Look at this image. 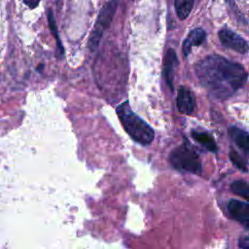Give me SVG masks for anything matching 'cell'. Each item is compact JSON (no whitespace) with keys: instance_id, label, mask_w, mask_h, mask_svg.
I'll return each mask as SVG.
<instances>
[{"instance_id":"4fadbf2b","label":"cell","mask_w":249,"mask_h":249,"mask_svg":"<svg viewBox=\"0 0 249 249\" xmlns=\"http://www.w3.org/2000/svg\"><path fill=\"white\" fill-rule=\"evenodd\" d=\"M231 191L249 201V183L243 180H236L231 185Z\"/></svg>"},{"instance_id":"3957f363","label":"cell","mask_w":249,"mask_h":249,"mask_svg":"<svg viewBox=\"0 0 249 249\" xmlns=\"http://www.w3.org/2000/svg\"><path fill=\"white\" fill-rule=\"evenodd\" d=\"M169 161L175 169L182 172L199 173L201 171L200 159L196 150L188 142H184L171 151Z\"/></svg>"},{"instance_id":"8fae6325","label":"cell","mask_w":249,"mask_h":249,"mask_svg":"<svg viewBox=\"0 0 249 249\" xmlns=\"http://www.w3.org/2000/svg\"><path fill=\"white\" fill-rule=\"evenodd\" d=\"M229 134L240 149L246 152L249 150V134L247 132L237 127L231 126L229 129Z\"/></svg>"},{"instance_id":"ba28073f","label":"cell","mask_w":249,"mask_h":249,"mask_svg":"<svg viewBox=\"0 0 249 249\" xmlns=\"http://www.w3.org/2000/svg\"><path fill=\"white\" fill-rule=\"evenodd\" d=\"M178 64V59L176 53L174 50L169 49L163 58V75L166 84L168 87L173 90V77H174V70Z\"/></svg>"},{"instance_id":"e0dca14e","label":"cell","mask_w":249,"mask_h":249,"mask_svg":"<svg viewBox=\"0 0 249 249\" xmlns=\"http://www.w3.org/2000/svg\"><path fill=\"white\" fill-rule=\"evenodd\" d=\"M239 247H241V248H249V236L241 237L239 239Z\"/></svg>"},{"instance_id":"5b68a950","label":"cell","mask_w":249,"mask_h":249,"mask_svg":"<svg viewBox=\"0 0 249 249\" xmlns=\"http://www.w3.org/2000/svg\"><path fill=\"white\" fill-rule=\"evenodd\" d=\"M219 38L222 45L228 49H231L239 53H246L249 51L247 42L235 32L224 28L219 31Z\"/></svg>"},{"instance_id":"7a4b0ae2","label":"cell","mask_w":249,"mask_h":249,"mask_svg":"<svg viewBox=\"0 0 249 249\" xmlns=\"http://www.w3.org/2000/svg\"><path fill=\"white\" fill-rule=\"evenodd\" d=\"M119 120L126 133L137 143L149 145L155 137L153 128L138 115L131 111L128 101L120 104L116 109Z\"/></svg>"},{"instance_id":"30bf717a","label":"cell","mask_w":249,"mask_h":249,"mask_svg":"<svg viewBox=\"0 0 249 249\" xmlns=\"http://www.w3.org/2000/svg\"><path fill=\"white\" fill-rule=\"evenodd\" d=\"M192 136L194 137V139L198 142L199 144H201L206 150L210 151V152H217L218 147L217 144L214 140V138L207 132L204 131H196L193 130L192 131Z\"/></svg>"},{"instance_id":"277c9868","label":"cell","mask_w":249,"mask_h":249,"mask_svg":"<svg viewBox=\"0 0 249 249\" xmlns=\"http://www.w3.org/2000/svg\"><path fill=\"white\" fill-rule=\"evenodd\" d=\"M117 0H110L99 11L95 24L89 39V48L90 49V51L94 52L97 49L104 31L109 27L112 22V19L117 10Z\"/></svg>"},{"instance_id":"9c48e42d","label":"cell","mask_w":249,"mask_h":249,"mask_svg":"<svg viewBox=\"0 0 249 249\" xmlns=\"http://www.w3.org/2000/svg\"><path fill=\"white\" fill-rule=\"evenodd\" d=\"M206 33L202 28H196L193 29L187 38L184 41L183 44V53L185 56H188L189 53H191V50L195 46H199L200 44L203 43L205 40Z\"/></svg>"},{"instance_id":"52a82bcc","label":"cell","mask_w":249,"mask_h":249,"mask_svg":"<svg viewBox=\"0 0 249 249\" xmlns=\"http://www.w3.org/2000/svg\"><path fill=\"white\" fill-rule=\"evenodd\" d=\"M177 108L185 115H191L196 108V99L194 93L186 87H181L178 89Z\"/></svg>"},{"instance_id":"2e32d148","label":"cell","mask_w":249,"mask_h":249,"mask_svg":"<svg viewBox=\"0 0 249 249\" xmlns=\"http://www.w3.org/2000/svg\"><path fill=\"white\" fill-rule=\"evenodd\" d=\"M22 1H23V3H24L27 7H29L30 9L36 8V7L38 6L39 2H40V0H22Z\"/></svg>"},{"instance_id":"9a60e30c","label":"cell","mask_w":249,"mask_h":249,"mask_svg":"<svg viewBox=\"0 0 249 249\" xmlns=\"http://www.w3.org/2000/svg\"><path fill=\"white\" fill-rule=\"evenodd\" d=\"M230 159H231V160L232 161V163L238 168V169H240V170H242V171H247V167H246V164H245V161L241 159V157L235 152V151H233V150H231V153H230Z\"/></svg>"},{"instance_id":"8992f818","label":"cell","mask_w":249,"mask_h":249,"mask_svg":"<svg viewBox=\"0 0 249 249\" xmlns=\"http://www.w3.org/2000/svg\"><path fill=\"white\" fill-rule=\"evenodd\" d=\"M228 210L235 221L249 229V203L231 199L228 204Z\"/></svg>"},{"instance_id":"7c38bea8","label":"cell","mask_w":249,"mask_h":249,"mask_svg":"<svg viewBox=\"0 0 249 249\" xmlns=\"http://www.w3.org/2000/svg\"><path fill=\"white\" fill-rule=\"evenodd\" d=\"M195 0H175V11L180 19H185L191 14Z\"/></svg>"},{"instance_id":"5bb4252c","label":"cell","mask_w":249,"mask_h":249,"mask_svg":"<svg viewBox=\"0 0 249 249\" xmlns=\"http://www.w3.org/2000/svg\"><path fill=\"white\" fill-rule=\"evenodd\" d=\"M48 21H49V25H50V29L52 31V33L53 34V37L55 38V41H56V45H57V49L59 50V53L60 54H63L64 53V50H63V47H62V44L60 42V39H59V36H58V32H57V27H56V24H55V20H54V18H53V14L51 10L48 11Z\"/></svg>"},{"instance_id":"6da1fadb","label":"cell","mask_w":249,"mask_h":249,"mask_svg":"<svg viewBox=\"0 0 249 249\" xmlns=\"http://www.w3.org/2000/svg\"><path fill=\"white\" fill-rule=\"evenodd\" d=\"M195 71L208 93L221 100L232 95L248 78L243 66L217 54L208 55L198 61Z\"/></svg>"}]
</instances>
